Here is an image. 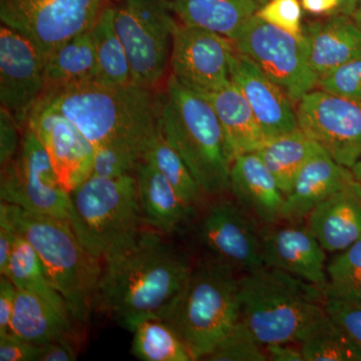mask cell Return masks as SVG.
Here are the masks:
<instances>
[{
  "label": "cell",
  "mask_w": 361,
  "mask_h": 361,
  "mask_svg": "<svg viewBox=\"0 0 361 361\" xmlns=\"http://www.w3.org/2000/svg\"><path fill=\"white\" fill-rule=\"evenodd\" d=\"M161 235L141 229L103 259L96 308L129 331L142 320L165 319L193 270Z\"/></svg>",
  "instance_id": "6da1fadb"
},
{
  "label": "cell",
  "mask_w": 361,
  "mask_h": 361,
  "mask_svg": "<svg viewBox=\"0 0 361 361\" xmlns=\"http://www.w3.org/2000/svg\"><path fill=\"white\" fill-rule=\"evenodd\" d=\"M152 90L134 82L114 85L90 80L47 90L37 106L66 116L92 147L121 145L144 160L160 126L161 96Z\"/></svg>",
  "instance_id": "7a4b0ae2"
},
{
  "label": "cell",
  "mask_w": 361,
  "mask_h": 361,
  "mask_svg": "<svg viewBox=\"0 0 361 361\" xmlns=\"http://www.w3.org/2000/svg\"><path fill=\"white\" fill-rule=\"evenodd\" d=\"M240 320L262 346L298 343L326 313V295L315 285L276 268L239 277Z\"/></svg>",
  "instance_id": "3957f363"
},
{
  "label": "cell",
  "mask_w": 361,
  "mask_h": 361,
  "mask_svg": "<svg viewBox=\"0 0 361 361\" xmlns=\"http://www.w3.org/2000/svg\"><path fill=\"white\" fill-rule=\"evenodd\" d=\"M160 128L204 193L229 191L232 161L215 111L205 97L172 75L161 94Z\"/></svg>",
  "instance_id": "277c9868"
},
{
  "label": "cell",
  "mask_w": 361,
  "mask_h": 361,
  "mask_svg": "<svg viewBox=\"0 0 361 361\" xmlns=\"http://www.w3.org/2000/svg\"><path fill=\"white\" fill-rule=\"evenodd\" d=\"M7 205L16 230L39 254L47 276L65 299L73 322L85 324L96 308L103 261L82 245L68 221Z\"/></svg>",
  "instance_id": "5b68a950"
},
{
  "label": "cell",
  "mask_w": 361,
  "mask_h": 361,
  "mask_svg": "<svg viewBox=\"0 0 361 361\" xmlns=\"http://www.w3.org/2000/svg\"><path fill=\"white\" fill-rule=\"evenodd\" d=\"M240 319L239 278L215 259L193 268L166 322L187 344L194 360H204Z\"/></svg>",
  "instance_id": "8992f818"
},
{
  "label": "cell",
  "mask_w": 361,
  "mask_h": 361,
  "mask_svg": "<svg viewBox=\"0 0 361 361\" xmlns=\"http://www.w3.org/2000/svg\"><path fill=\"white\" fill-rule=\"evenodd\" d=\"M68 215L82 245L103 261L144 224L135 176H90L70 192Z\"/></svg>",
  "instance_id": "52a82bcc"
},
{
  "label": "cell",
  "mask_w": 361,
  "mask_h": 361,
  "mask_svg": "<svg viewBox=\"0 0 361 361\" xmlns=\"http://www.w3.org/2000/svg\"><path fill=\"white\" fill-rule=\"evenodd\" d=\"M171 0H122L115 26L127 52L134 84L154 89L170 65L178 21Z\"/></svg>",
  "instance_id": "ba28073f"
},
{
  "label": "cell",
  "mask_w": 361,
  "mask_h": 361,
  "mask_svg": "<svg viewBox=\"0 0 361 361\" xmlns=\"http://www.w3.org/2000/svg\"><path fill=\"white\" fill-rule=\"evenodd\" d=\"M235 49L248 56L290 97L293 104L317 87L304 35L296 37L252 16L232 39Z\"/></svg>",
  "instance_id": "9c48e42d"
},
{
  "label": "cell",
  "mask_w": 361,
  "mask_h": 361,
  "mask_svg": "<svg viewBox=\"0 0 361 361\" xmlns=\"http://www.w3.org/2000/svg\"><path fill=\"white\" fill-rule=\"evenodd\" d=\"M1 201L28 212L68 221L70 193L39 137L28 126L16 158L1 167Z\"/></svg>",
  "instance_id": "30bf717a"
},
{
  "label": "cell",
  "mask_w": 361,
  "mask_h": 361,
  "mask_svg": "<svg viewBox=\"0 0 361 361\" xmlns=\"http://www.w3.org/2000/svg\"><path fill=\"white\" fill-rule=\"evenodd\" d=\"M103 0H0L2 25L32 40L44 56L78 33L90 30Z\"/></svg>",
  "instance_id": "8fae6325"
},
{
  "label": "cell",
  "mask_w": 361,
  "mask_h": 361,
  "mask_svg": "<svg viewBox=\"0 0 361 361\" xmlns=\"http://www.w3.org/2000/svg\"><path fill=\"white\" fill-rule=\"evenodd\" d=\"M299 129L334 161L351 169L361 160V103L313 90L296 104Z\"/></svg>",
  "instance_id": "7c38bea8"
},
{
  "label": "cell",
  "mask_w": 361,
  "mask_h": 361,
  "mask_svg": "<svg viewBox=\"0 0 361 361\" xmlns=\"http://www.w3.org/2000/svg\"><path fill=\"white\" fill-rule=\"evenodd\" d=\"M235 51L232 40L224 35L177 23L170 56L172 75L198 94L216 92L231 82L230 65Z\"/></svg>",
  "instance_id": "4fadbf2b"
},
{
  "label": "cell",
  "mask_w": 361,
  "mask_h": 361,
  "mask_svg": "<svg viewBox=\"0 0 361 361\" xmlns=\"http://www.w3.org/2000/svg\"><path fill=\"white\" fill-rule=\"evenodd\" d=\"M45 56L32 40L2 25L0 27V103L25 130L44 92Z\"/></svg>",
  "instance_id": "5bb4252c"
},
{
  "label": "cell",
  "mask_w": 361,
  "mask_h": 361,
  "mask_svg": "<svg viewBox=\"0 0 361 361\" xmlns=\"http://www.w3.org/2000/svg\"><path fill=\"white\" fill-rule=\"evenodd\" d=\"M199 233L212 259L245 272L265 267L261 235L245 209L234 202L214 204L202 221Z\"/></svg>",
  "instance_id": "9a60e30c"
},
{
  "label": "cell",
  "mask_w": 361,
  "mask_h": 361,
  "mask_svg": "<svg viewBox=\"0 0 361 361\" xmlns=\"http://www.w3.org/2000/svg\"><path fill=\"white\" fill-rule=\"evenodd\" d=\"M27 126L39 137L68 193L92 176V144L66 116L37 106L28 118Z\"/></svg>",
  "instance_id": "2e32d148"
},
{
  "label": "cell",
  "mask_w": 361,
  "mask_h": 361,
  "mask_svg": "<svg viewBox=\"0 0 361 361\" xmlns=\"http://www.w3.org/2000/svg\"><path fill=\"white\" fill-rule=\"evenodd\" d=\"M230 77L250 106L268 140L299 129L296 106L248 56L235 51Z\"/></svg>",
  "instance_id": "e0dca14e"
},
{
  "label": "cell",
  "mask_w": 361,
  "mask_h": 361,
  "mask_svg": "<svg viewBox=\"0 0 361 361\" xmlns=\"http://www.w3.org/2000/svg\"><path fill=\"white\" fill-rule=\"evenodd\" d=\"M291 224L261 235L265 266L300 278L325 294L326 251L308 226Z\"/></svg>",
  "instance_id": "ac0fdd59"
},
{
  "label": "cell",
  "mask_w": 361,
  "mask_h": 361,
  "mask_svg": "<svg viewBox=\"0 0 361 361\" xmlns=\"http://www.w3.org/2000/svg\"><path fill=\"white\" fill-rule=\"evenodd\" d=\"M355 182L350 169L337 163L324 149L318 152L301 169L285 196L281 220L299 223L306 219L320 203Z\"/></svg>",
  "instance_id": "d6986e66"
},
{
  "label": "cell",
  "mask_w": 361,
  "mask_h": 361,
  "mask_svg": "<svg viewBox=\"0 0 361 361\" xmlns=\"http://www.w3.org/2000/svg\"><path fill=\"white\" fill-rule=\"evenodd\" d=\"M230 191L261 222L271 225L281 220L285 195L257 153L244 154L233 160Z\"/></svg>",
  "instance_id": "ffe728a7"
},
{
  "label": "cell",
  "mask_w": 361,
  "mask_h": 361,
  "mask_svg": "<svg viewBox=\"0 0 361 361\" xmlns=\"http://www.w3.org/2000/svg\"><path fill=\"white\" fill-rule=\"evenodd\" d=\"M326 252H341L361 239V188L357 182L329 197L306 218Z\"/></svg>",
  "instance_id": "44dd1931"
},
{
  "label": "cell",
  "mask_w": 361,
  "mask_h": 361,
  "mask_svg": "<svg viewBox=\"0 0 361 361\" xmlns=\"http://www.w3.org/2000/svg\"><path fill=\"white\" fill-rule=\"evenodd\" d=\"M311 68L317 78L361 56V28L351 16H327L303 27Z\"/></svg>",
  "instance_id": "7402d4cb"
},
{
  "label": "cell",
  "mask_w": 361,
  "mask_h": 361,
  "mask_svg": "<svg viewBox=\"0 0 361 361\" xmlns=\"http://www.w3.org/2000/svg\"><path fill=\"white\" fill-rule=\"evenodd\" d=\"M135 176L145 224L163 235L179 231L194 210L149 161H140Z\"/></svg>",
  "instance_id": "603a6c76"
},
{
  "label": "cell",
  "mask_w": 361,
  "mask_h": 361,
  "mask_svg": "<svg viewBox=\"0 0 361 361\" xmlns=\"http://www.w3.org/2000/svg\"><path fill=\"white\" fill-rule=\"evenodd\" d=\"M202 96L215 111L232 161L240 155L256 153L267 141L245 97L232 82Z\"/></svg>",
  "instance_id": "cb8c5ba5"
},
{
  "label": "cell",
  "mask_w": 361,
  "mask_h": 361,
  "mask_svg": "<svg viewBox=\"0 0 361 361\" xmlns=\"http://www.w3.org/2000/svg\"><path fill=\"white\" fill-rule=\"evenodd\" d=\"M73 322L49 301L18 288L11 322V334L13 336L37 345L75 341Z\"/></svg>",
  "instance_id": "d4e9b609"
},
{
  "label": "cell",
  "mask_w": 361,
  "mask_h": 361,
  "mask_svg": "<svg viewBox=\"0 0 361 361\" xmlns=\"http://www.w3.org/2000/svg\"><path fill=\"white\" fill-rule=\"evenodd\" d=\"M267 0H171L180 23L233 39Z\"/></svg>",
  "instance_id": "484cf974"
},
{
  "label": "cell",
  "mask_w": 361,
  "mask_h": 361,
  "mask_svg": "<svg viewBox=\"0 0 361 361\" xmlns=\"http://www.w3.org/2000/svg\"><path fill=\"white\" fill-rule=\"evenodd\" d=\"M90 30L71 37L45 56L44 92L97 80L96 51Z\"/></svg>",
  "instance_id": "4316f807"
},
{
  "label": "cell",
  "mask_w": 361,
  "mask_h": 361,
  "mask_svg": "<svg viewBox=\"0 0 361 361\" xmlns=\"http://www.w3.org/2000/svg\"><path fill=\"white\" fill-rule=\"evenodd\" d=\"M322 147L300 129L267 140L256 153L276 180L285 196L291 191L297 176Z\"/></svg>",
  "instance_id": "83f0119b"
},
{
  "label": "cell",
  "mask_w": 361,
  "mask_h": 361,
  "mask_svg": "<svg viewBox=\"0 0 361 361\" xmlns=\"http://www.w3.org/2000/svg\"><path fill=\"white\" fill-rule=\"evenodd\" d=\"M90 32L96 51V80L114 85L132 84L129 59L116 30L115 7H103Z\"/></svg>",
  "instance_id": "f1b7e54d"
},
{
  "label": "cell",
  "mask_w": 361,
  "mask_h": 361,
  "mask_svg": "<svg viewBox=\"0 0 361 361\" xmlns=\"http://www.w3.org/2000/svg\"><path fill=\"white\" fill-rule=\"evenodd\" d=\"M6 275L18 289L37 294L73 319L65 299L47 276L39 254L18 231Z\"/></svg>",
  "instance_id": "f546056e"
},
{
  "label": "cell",
  "mask_w": 361,
  "mask_h": 361,
  "mask_svg": "<svg viewBox=\"0 0 361 361\" xmlns=\"http://www.w3.org/2000/svg\"><path fill=\"white\" fill-rule=\"evenodd\" d=\"M132 353L142 361H193L177 330L164 319L148 318L132 329Z\"/></svg>",
  "instance_id": "4dcf8cb0"
},
{
  "label": "cell",
  "mask_w": 361,
  "mask_h": 361,
  "mask_svg": "<svg viewBox=\"0 0 361 361\" xmlns=\"http://www.w3.org/2000/svg\"><path fill=\"white\" fill-rule=\"evenodd\" d=\"M304 361H361V349L327 313L298 342Z\"/></svg>",
  "instance_id": "1f68e13d"
},
{
  "label": "cell",
  "mask_w": 361,
  "mask_h": 361,
  "mask_svg": "<svg viewBox=\"0 0 361 361\" xmlns=\"http://www.w3.org/2000/svg\"><path fill=\"white\" fill-rule=\"evenodd\" d=\"M144 160L151 163L168 180L189 208L194 210L195 206L200 203L205 193L186 163L164 137L160 126L149 142Z\"/></svg>",
  "instance_id": "d6a6232c"
},
{
  "label": "cell",
  "mask_w": 361,
  "mask_h": 361,
  "mask_svg": "<svg viewBox=\"0 0 361 361\" xmlns=\"http://www.w3.org/2000/svg\"><path fill=\"white\" fill-rule=\"evenodd\" d=\"M326 298L361 303V239L327 265Z\"/></svg>",
  "instance_id": "836d02e7"
},
{
  "label": "cell",
  "mask_w": 361,
  "mask_h": 361,
  "mask_svg": "<svg viewBox=\"0 0 361 361\" xmlns=\"http://www.w3.org/2000/svg\"><path fill=\"white\" fill-rule=\"evenodd\" d=\"M263 348L239 319L204 360L266 361L268 357Z\"/></svg>",
  "instance_id": "e575fe53"
},
{
  "label": "cell",
  "mask_w": 361,
  "mask_h": 361,
  "mask_svg": "<svg viewBox=\"0 0 361 361\" xmlns=\"http://www.w3.org/2000/svg\"><path fill=\"white\" fill-rule=\"evenodd\" d=\"M92 176L118 178L135 175V169L142 161L135 152L116 144H104L92 147Z\"/></svg>",
  "instance_id": "d590c367"
},
{
  "label": "cell",
  "mask_w": 361,
  "mask_h": 361,
  "mask_svg": "<svg viewBox=\"0 0 361 361\" xmlns=\"http://www.w3.org/2000/svg\"><path fill=\"white\" fill-rule=\"evenodd\" d=\"M316 89L361 103V56L318 78Z\"/></svg>",
  "instance_id": "8d00e7d4"
},
{
  "label": "cell",
  "mask_w": 361,
  "mask_h": 361,
  "mask_svg": "<svg viewBox=\"0 0 361 361\" xmlns=\"http://www.w3.org/2000/svg\"><path fill=\"white\" fill-rule=\"evenodd\" d=\"M255 16L296 37L303 35L302 7L299 0H267Z\"/></svg>",
  "instance_id": "74e56055"
},
{
  "label": "cell",
  "mask_w": 361,
  "mask_h": 361,
  "mask_svg": "<svg viewBox=\"0 0 361 361\" xmlns=\"http://www.w3.org/2000/svg\"><path fill=\"white\" fill-rule=\"evenodd\" d=\"M325 310L361 349V303L326 298Z\"/></svg>",
  "instance_id": "f35d334b"
},
{
  "label": "cell",
  "mask_w": 361,
  "mask_h": 361,
  "mask_svg": "<svg viewBox=\"0 0 361 361\" xmlns=\"http://www.w3.org/2000/svg\"><path fill=\"white\" fill-rule=\"evenodd\" d=\"M23 130L14 116L4 108H0V165H7L16 158L20 148Z\"/></svg>",
  "instance_id": "ab89813d"
},
{
  "label": "cell",
  "mask_w": 361,
  "mask_h": 361,
  "mask_svg": "<svg viewBox=\"0 0 361 361\" xmlns=\"http://www.w3.org/2000/svg\"><path fill=\"white\" fill-rule=\"evenodd\" d=\"M42 346L23 341L13 334L0 336V360L39 361Z\"/></svg>",
  "instance_id": "60d3db41"
},
{
  "label": "cell",
  "mask_w": 361,
  "mask_h": 361,
  "mask_svg": "<svg viewBox=\"0 0 361 361\" xmlns=\"http://www.w3.org/2000/svg\"><path fill=\"white\" fill-rule=\"evenodd\" d=\"M18 230L14 226L8 205L1 201L0 205V274L6 275L13 250Z\"/></svg>",
  "instance_id": "b9f144b4"
},
{
  "label": "cell",
  "mask_w": 361,
  "mask_h": 361,
  "mask_svg": "<svg viewBox=\"0 0 361 361\" xmlns=\"http://www.w3.org/2000/svg\"><path fill=\"white\" fill-rule=\"evenodd\" d=\"M18 287L6 275L0 277V336L11 334V322Z\"/></svg>",
  "instance_id": "7bdbcfd3"
},
{
  "label": "cell",
  "mask_w": 361,
  "mask_h": 361,
  "mask_svg": "<svg viewBox=\"0 0 361 361\" xmlns=\"http://www.w3.org/2000/svg\"><path fill=\"white\" fill-rule=\"evenodd\" d=\"M42 346L39 361H75L78 360L75 341L51 342Z\"/></svg>",
  "instance_id": "ee69618b"
},
{
  "label": "cell",
  "mask_w": 361,
  "mask_h": 361,
  "mask_svg": "<svg viewBox=\"0 0 361 361\" xmlns=\"http://www.w3.org/2000/svg\"><path fill=\"white\" fill-rule=\"evenodd\" d=\"M268 360L271 361H304L300 346L294 343H274L264 346Z\"/></svg>",
  "instance_id": "f6af8a7d"
},
{
  "label": "cell",
  "mask_w": 361,
  "mask_h": 361,
  "mask_svg": "<svg viewBox=\"0 0 361 361\" xmlns=\"http://www.w3.org/2000/svg\"><path fill=\"white\" fill-rule=\"evenodd\" d=\"M304 11L314 16H332L337 13L338 0H301Z\"/></svg>",
  "instance_id": "bcb514c9"
},
{
  "label": "cell",
  "mask_w": 361,
  "mask_h": 361,
  "mask_svg": "<svg viewBox=\"0 0 361 361\" xmlns=\"http://www.w3.org/2000/svg\"><path fill=\"white\" fill-rule=\"evenodd\" d=\"M339 6L336 14L351 16L355 13L360 0H338Z\"/></svg>",
  "instance_id": "7dc6e473"
},
{
  "label": "cell",
  "mask_w": 361,
  "mask_h": 361,
  "mask_svg": "<svg viewBox=\"0 0 361 361\" xmlns=\"http://www.w3.org/2000/svg\"><path fill=\"white\" fill-rule=\"evenodd\" d=\"M350 170L351 172H353V177H355L356 182L360 184L361 188V160L358 161Z\"/></svg>",
  "instance_id": "c3c4849f"
},
{
  "label": "cell",
  "mask_w": 361,
  "mask_h": 361,
  "mask_svg": "<svg viewBox=\"0 0 361 361\" xmlns=\"http://www.w3.org/2000/svg\"><path fill=\"white\" fill-rule=\"evenodd\" d=\"M351 18H353V20H355V23H357V25L361 28V0L360 4L356 7L355 13L351 16Z\"/></svg>",
  "instance_id": "681fc988"
},
{
  "label": "cell",
  "mask_w": 361,
  "mask_h": 361,
  "mask_svg": "<svg viewBox=\"0 0 361 361\" xmlns=\"http://www.w3.org/2000/svg\"><path fill=\"white\" fill-rule=\"evenodd\" d=\"M115 1H121V0H115Z\"/></svg>",
  "instance_id": "f907efd6"
}]
</instances>
